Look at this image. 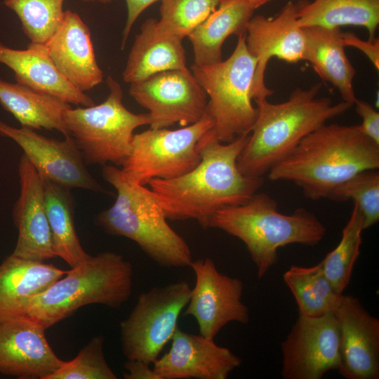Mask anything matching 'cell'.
I'll return each mask as SVG.
<instances>
[{"mask_svg": "<svg viewBox=\"0 0 379 379\" xmlns=\"http://www.w3.org/2000/svg\"><path fill=\"white\" fill-rule=\"evenodd\" d=\"M249 134L224 143L211 128L197 143L201 160L196 167L173 179L148 182L167 219L194 220L206 229L218 211L242 204L258 192L263 177L246 176L237 166Z\"/></svg>", "mask_w": 379, "mask_h": 379, "instance_id": "1", "label": "cell"}, {"mask_svg": "<svg viewBox=\"0 0 379 379\" xmlns=\"http://www.w3.org/2000/svg\"><path fill=\"white\" fill-rule=\"evenodd\" d=\"M379 145L359 125L324 124L306 135L293 152L267 173L272 181H290L307 199L328 197L339 185L365 170L378 169Z\"/></svg>", "mask_w": 379, "mask_h": 379, "instance_id": "2", "label": "cell"}, {"mask_svg": "<svg viewBox=\"0 0 379 379\" xmlns=\"http://www.w3.org/2000/svg\"><path fill=\"white\" fill-rule=\"evenodd\" d=\"M321 88V83L307 89L296 88L281 103H271L267 99L255 102L258 116L237 159L242 174L263 177L288 157L306 135L353 106L345 101L333 104L329 98H317Z\"/></svg>", "mask_w": 379, "mask_h": 379, "instance_id": "3", "label": "cell"}, {"mask_svg": "<svg viewBox=\"0 0 379 379\" xmlns=\"http://www.w3.org/2000/svg\"><path fill=\"white\" fill-rule=\"evenodd\" d=\"M208 227L221 230L244 243L259 279L277 263L279 248L291 244L313 246L326 232L312 212L300 207L289 215L281 213L277 201L263 192H256L242 204L220 209Z\"/></svg>", "mask_w": 379, "mask_h": 379, "instance_id": "4", "label": "cell"}, {"mask_svg": "<svg viewBox=\"0 0 379 379\" xmlns=\"http://www.w3.org/2000/svg\"><path fill=\"white\" fill-rule=\"evenodd\" d=\"M102 178L117 195L113 205L98 215V225L110 234L137 243L160 266H190L193 260L190 246L168 225L153 192L132 182L112 165H104Z\"/></svg>", "mask_w": 379, "mask_h": 379, "instance_id": "5", "label": "cell"}, {"mask_svg": "<svg viewBox=\"0 0 379 379\" xmlns=\"http://www.w3.org/2000/svg\"><path fill=\"white\" fill-rule=\"evenodd\" d=\"M133 270L121 255L105 251L90 255L32 297L25 314L48 328L80 307L101 304L120 308L130 298Z\"/></svg>", "mask_w": 379, "mask_h": 379, "instance_id": "6", "label": "cell"}, {"mask_svg": "<svg viewBox=\"0 0 379 379\" xmlns=\"http://www.w3.org/2000/svg\"><path fill=\"white\" fill-rule=\"evenodd\" d=\"M256 60L248 52L246 35L225 60L213 65L193 64L191 71L206 92V112L213 121L214 133L221 142H230L249 134L258 116L251 91Z\"/></svg>", "mask_w": 379, "mask_h": 379, "instance_id": "7", "label": "cell"}, {"mask_svg": "<svg viewBox=\"0 0 379 379\" xmlns=\"http://www.w3.org/2000/svg\"><path fill=\"white\" fill-rule=\"evenodd\" d=\"M109 95L99 105L72 107L64 114V124L86 163L124 164L130 154L134 131L149 124L148 113L135 114L123 104L121 85L112 76L106 79Z\"/></svg>", "mask_w": 379, "mask_h": 379, "instance_id": "8", "label": "cell"}, {"mask_svg": "<svg viewBox=\"0 0 379 379\" xmlns=\"http://www.w3.org/2000/svg\"><path fill=\"white\" fill-rule=\"evenodd\" d=\"M213 126L206 111L199 121L179 129L149 128L135 133L121 171L130 180L142 185L154 178L181 176L199 163L197 143Z\"/></svg>", "mask_w": 379, "mask_h": 379, "instance_id": "9", "label": "cell"}, {"mask_svg": "<svg viewBox=\"0 0 379 379\" xmlns=\"http://www.w3.org/2000/svg\"><path fill=\"white\" fill-rule=\"evenodd\" d=\"M191 288L182 280L140 293L129 316L120 323L121 349L127 360L153 364L172 339Z\"/></svg>", "mask_w": 379, "mask_h": 379, "instance_id": "10", "label": "cell"}, {"mask_svg": "<svg viewBox=\"0 0 379 379\" xmlns=\"http://www.w3.org/2000/svg\"><path fill=\"white\" fill-rule=\"evenodd\" d=\"M129 94L149 112L150 128L187 126L205 114L207 95L191 70H167L130 84Z\"/></svg>", "mask_w": 379, "mask_h": 379, "instance_id": "11", "label": "cell"}, {"mask_svg": "<svg viewBox=\"0 0 379 379\" xmlns=\"http://www.w3.org/2000/svg\"><path fill=\"white\" fill-rule=\"evenodd\" d=\"M281 347L284 379H321L331 370L338 371L340 334L335 314L299 315Z\"/></svg>", "mask_w": 379, "mask_h": 379, "instance_id": "12", "label": "cell"}, {"mask_svg": "<svg viewBox=\"0 0 379 379\" xmlns=\"http://www.w3.org/2000/svg\"><path fill=\"white\" fill-rule=\"evenodd\" d=\"M190 267L196 281L183 314L197 320L201 335L214 339L228 323L249 321L241 279L220 273L210 258L192 260Z\"/></svg>", "mask_w": 379, "mask_h": 379, "instance_id": "13", "label": "cell"}, {"mask_svg": "<svg viewBox=\"0 0 379 379\" xmlns=\"http://www.w3.org/2000/svg\"><path fill=\"white\" fill-rule=\"evenodd\" d=\"M300 1H288L274 18L258 15L248 24L246 45L256 60L251 97L255 102L266 100L274 91L265 83L268 62L273 57L296 63L303 60L305 34L298 20Z\"/></svg>", "mask_w": 379, "mask_h": 379, "instance_id": "14", "label": "cell"}, {"mask_svg": "<svg viewBox=\"0 0 379 379\" xmlns=\"http://www.w3.org/2000/svg\"><path fill=\"white\" fill-rule=\"evenodd\" d=\"M0 135L15 141L42 178L69 189L102 192V187L89 173L74 138L59 140L34 130L13 127L0 120Z\"/></svg>", "mask_w": 379, "mask_h": 379, "instance_id": "15", "label": "cell"}, {"mask_svg": "<svg viewBox=\"0 0 379 379\" xmlns=\"http://www.w3.org/2000/svg\"><path fill=\"white\" fill-rule=\"evenodd\" d=\"M42 325L26 314L0 319V373L47 379L65 361L50 346Z\"/></svg>", "mask_w": 379, "mask_h": 379, "instance_id": "16", "label": "cell"}, {"mask_svg": "<svg viewBox=\"0 0 379 379\" xmlns=\"http://www.w3.org/2000/svg\"><path fill=\"white\" fill-rule=\"evenodd\" d=\"M333 313L339 328L340 375L347 379H378L379 319L350 295L341 294Z\"/></svg>", "mask_w": 379, "mask_h": 379, "instance_id": "17", "label": "cell"}, {"mask_svg": "<svg viewBox=\"0 0 379 379\" xmlns=\"http://www.w3.org/2000/svg\"><path fill=\"white\" fill-rule=\"evenodd\" d=\"M171 341L168 351L153 363L159 379H226L241 364L230 349L201 334L177 327Z\"/></svg>", "mask_w": 379, "mask_h": 379, "instance_id": "18", "label": "cell"}, {"mask_svg": "<svg viewBox=\"0 0 379 379\" xmlns=\"http://www.w3.org/2000/svg\"><path fill=\"white\" fill-rule=\"evenodd\" d=\"M20 196L13 211L18 235L11 255L44 262L55 258L48 220L43 179L23 154L18 165Z\"/></svg>", "mask_w": 379, "mask_h": 379, "instance_id": "19", "label": "cell"}, {"mask_svg": "<svg viewBox=\"0 0 379 379\" xmlns=\"http://www.w3.org/2000/svg\"><path fill=\"white\" fill-rule=\"evenodd\" d=\"M44 46L57 69L75 88L85 93L102 82L90 29L77 13L66 10L62 24Z\"/></svg>", "mask_w": 379, "mask_h": 379, "instance_id": "20", "label": "cell"}, {"mask_svg": "<svg viewBox=\"0 0 379 379\" xmlns=\"http://www.w3.org/2000/svg\"><path fill=\"white\" fill-rule=\"evenodd\" d=\"M0 64L14 73L17 83L53 95L68 104L89 107L93 99L75 88L59 72L44 44L30 42L25 49H15L0 42Z\"/></svg>", "mask_w": 379, "mask_h": 379, "instance_id": "21", "label": "cell"}, {"mask_svg": "<svg viewBox=\"0 0 379 379\" xmlns=\"http://www.w3.org/2000/svg\"><path fill=\"white\" fill-rule=\"evenodd\" d=\"M67 272L52 264L11 254L0 265V319L25 315L30 299Z\"/></svg>", "mask_w": 379, "mask_h": 379, "instance_id": "22", "label": "cell"}, {"mask_svg": "<svg viewBox=\"0 0 379 379\" xmlns=\"http://www.w3.org/2000/svg\"><path fill=\"white\" fill-rule=\"evenodd\" d=\"M305 34L303 60L310 63L319 77L336 88L343 101L354 105L357 99L353 79L356 71L345 52L340 27H302Z\"/></svg>", "mask_w": 379, "mask_h": 379, "instance_id": "23", "label": "cell"}, {"mask_svg": "<svg viewBox=\"0 0 379 379\" xmlns=\"http://www.w3.org/2000/svg\"><path fill=\"white\" fill-rule=\"evenodd\" d=\"M182 41L157 32L147 19L135 36L122 74L124 81L131 84L159 72L187 68Z\"/></svg>", "mask_w": 379, "mask_h": 379, "instance_id": "24", "label": "cell"}, {"mask_svg": "<svg viewBox=\"0 0 379 379\" xmlns=\"http://www.w3.org/2000/svg\"><path fill=\"white\" fill-rule=\"evenodd\" d=\"M254 10L244 0H220L218 8L189 35L196 65L222 61V46L230 35L246 34Z\"/></svg>", "mask_w": 379, "mask_h": 379, "instance_id": "25", "label": "cell"}, {"mask_svg": "<svg viewBox=\"0 0 379 379\" xmlns=\"http://www.w3.org/2000/svg\"><path fill=\"white\" fill-rule=\"evenodd\" d=\"M0 104L21 127L56 130L64 136L69 135L63 117L71 106L53 95L0 79Z\"/></svg>", "mask_w": 379, "mask_h": 379, "instance_id": "26", "label": "cell"}, {"mask_svg": "<svg viewBox=\"0 0 379 379\" xmlns=\"http://www.w3.org/2000/svg\"><path fill=\"white\" fill-rule=\"evenodd\" d=\"M298 20L302 27L337 28L360 26L373 41L379 24V0H299Z\"/></svg>", "mask_w": 379, "mask_h": 379, "instance_id": "27", "label": "cell"}, {"mask_svg": "<svg viewBox=\"0 0 379 379\" xmlns=\"http://www.w3.org/2000/svg\"><path fill=\"white\" fill-rule=\"evenodd\" d=\"M43 179L45 206L55 257L71 268L89 256L83 249L74 222V201L70 189Z\"/></svg>", "mask_w": 379, "mask_h": 379, "instance_id": "28", "label": "cell"}, {"mask_svg": "<svg viewBox=\"0 0 379 379\" xmlns=\"http://www.w3.org/2000/svg\"><path fill=\"white\" fill-rule=\"evenodd\" d=\"M283 278L295 298L299 315L315 317L333 312L341 295L326 278L321 262L312 267L291 265Z\"/></svg>", "mask_w": 379, "mask_h": 379, "instance_id": "29", "label": "cell"}, {"mask_svg": "<svg viewBox=\"0 0 379 379\" xmlns=\"http://www.w3.org/2000/svg\"><path fill=\"white\" fill-rule=\"evenodd\" d=\"M363 215L354 204L338 245L321 261L324 274L338 294L347 287L362 242Z\"/></svg>", "mask_w": 379, "mask_h": 379, "instance_id": "30", "label": "cell"}, {"mask_svg": "<svg viewBox=\"0 0 379 379\" xmlns=\"http://www.w3.org/2000/svg\"><path fill=\"white\" fill-rule=\"evenodd\" d=\"M65 0H4L18 17L30 42L44 44L62 24Z\"/></svg>", "mask_w": 379, "mask_h": 379, "instance_id": "31", "label": "cell"}, {"mask_svg": "<svg viewBox=\"0 0 379 379\" xmlns=\"http://www.w3.org/2000/svg\"><path fill=\"white\" fill-rule=\"evenodd\" d=\"M220 0H162L160 18H150L158 33L183 39L218 6Z\"/></svg>", "mask_w": 379, "mask_h": 379, "instance_id": "32", "label": "cell"}, {"mask_svg": "<svg viewBox=\"0 0 379 379\" xmlns=\"http://www.w3.org/2000/svg\"><path fill=\"white\" fill-rule=\"evenodd\" d=\"M334 201H353L363 215L364 230L379 220V172L362 171L337 186L329 194Z\"/></svg>", "mask_w": 379, "mask_h": 379, "instance_id": "33", "label": "cell"}, {"mask_svg": "<svg viewBox=\"0 0 379 379\" xmlns=\"http://www.w3.org/2000/svg\"><path fill=\"white\" fill-rule=\"evenodd\" d=\"M104 337H93L72 360L66 361L47 379H116L103 352Z\"/></svg>", "mask_w": 379, "mask_h": 379, "instance_id": "34", "label": "cell"}, {"mask_svg": "<svg viewBox=\"0 0 379 379\" xmlns=\"http://www.w3.org/2000/svg\"><path fill=\"white\" fill-rule=\"evenodd\" d=\"M356 112L362 119L361 131L379 145V112L366 101L357 99L354 103Z\"/></svg>", "mask_w": 379, "mask_h": 379, "instance_id": "35", "label": "cell"}, {"mask_svg": "<svg viewBox=\"0 0 379 379\" xmlns=\"http://www.w3.org/2000/svg\"><path fill=\"white\" fill-rule=\"evenodd\" d=\"M342 41L345 47L351 46L361 51L370 60L375 68L379 69V39L364 41L352 32H342Z\"/></svg>", "mask_w": 379, "mask_h": 379, "instance_id": "36", "label": "cell"}, {"mask_svg": "<svg viewBox=\"0 0 379 379\" xmlns=\"http://www.w3.org/2000/svg\"><path fill=\"white\" fill-rule=\"evenodd\" d=\"M162 0H126L127 18L123 30L121 49H124L131 30L140 14L154 3Z\"/></svg>", "mask_w": 379, "mask_h": 379, "instance_id": "37", "label": "cell"}, {"mask_svg": "<svg viewBox=\"0 0 379 379\" xmlns=\"http://www.w3.org/2000/svg\"><path fill=\"white\" fill-rule=\"evenodd\" d=\"M125 379H159L149 365L140 360H127L124 364Z\"/></svg>", "mask_w": 379, "mask_h": 379, "instance_id": "38", "label": "cell"}, {"mask_svg": "<svg viewBox=\"0 0 379 379\" xmlns=\"http://www.w3.org/2000/svg\"><path fill=\"white\" fill-rule=\"evenodd\" d=\"M244 1L248 5H249L253 10H255L272 0H244Z\"/></svg>", "mask_w": 379, "mask_h": 379, "instance_id": "39", "label": "cell"}, {"mask_svg": "<svg viewBox=\"0 0 379 379\" xmlns=\"http://www.w3.org/2000/svg\"><path fill=\"white\" fill-rule=\"evenodd\" d=\"M84 2H98L100 4H109L116 0H82Z\"/></svg>", "mask_w": 379, "mask_h": 379, "instance_id": "40", "label": "cell"}]
</instances>
